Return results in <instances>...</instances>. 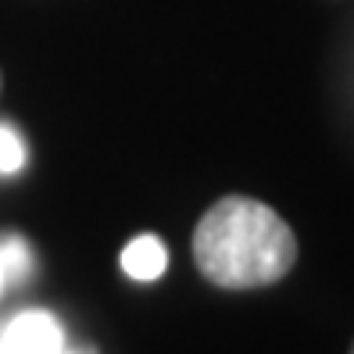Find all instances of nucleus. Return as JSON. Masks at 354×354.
I'll list each match as a JSON object with an SVG mask.
<instances>
[{
	"label": "nucleus",
	"instance_id": "f257e3e1",
	"mask_svg": "<svg viewBox=\"0 0 354 354\" xmlns=\"http://www.w3.org/2000/svg\"><path fill=\"white\" fill-rule=\"evenodd\" d=\"M194 261L222 290H254L279 283L297 265V236L268 204L233 194L197 222Z\"/></svg>",
	"mask_w": 354,
	"mask_h": 354
},
{
	"label": "nucleus",
	"instance_id": "f03ea898",
	"mask_svg": "<svg viewBox=\"0 0 354 354\" xmlns=\"http://www.w3.org/2000/svg\"><path fill=\"white\" fill-rule=\"evenodd\" d=\"M65 329L50 311H22L0 329V354H65Z\"/></svg>",
	"mask_w": 354,
	"mask_h": 354
},
{
	"label": "nucleus",
	"instance_id": "7ed1b4c3",
	"mask_svg": "<svg viewBox=\"0 0 354 354\" xmlns=\"http://www.w3.org/2000/svg\"><path fill=\"white\" fill-rule=\"evenodd\" d=\"M122 268H126V276H133L140 283H151L169 268V251H165V243L158 236L143 233L122 251Z\"/></svg>",
	"mask_w": 354,
	"mask_h": 354
},
{
	"label": "nucleus",
	"instance_id": "20e7f679",
	"mask_svg": "<svg viewBox=\"0 0 354 354\" xmlns=\"http://www.w3.org/2000/svg\"><path fill=\"white\" fill-rule=\"evenodd\" d=\"M32 254L22 236H4L0 240V272H4V286H15L29 276Z\"/></svg>",
	"mask_w": 354,
	"mask_h": 354
},
{
	"label": "nucleus",
	"instance_id": "39448f33",
	"mask_svg": "<svg viewBox=\"0 0 354 354\" xmlns=\"http://www.w3.org/2000/svg\"><path fill=\"white\" fill-rule=\"evenodd\" d=\"M26 165V143L18 140L11 126H0V172L11 176Z\"/></svg>",
	"mask_w": 354,
	"mask_h": 354
},
{
	"label": "nucleus",
	"instance_id": "423d86ee",
	"mask_svg": "<svg viewBox=\"0 0 354 354\" xmlns=\"http://www.w3.org/2000/svg\"><path fill=\"white\" fill-rule=\"evenodd\" d=\"M65 354H93V351H72V347H65Z\"/></svg>",
	"mask_w": 354,
	"mask_h": 354
},
{
	"label": "nucleus",
	"instance_id": "0eeeda50",
	"mask_svg": "<svg viewBox=\"0 0 354 354\" xmlns=\"http://www.w3.org/2000/svg\"><path fill=\"white\" fill-rule=\"evenodd\" d=\"M4 290H8V286H4V272H0V294H4Z\"/></svg>",
	"mask_w": 354,
	"mask_h": 354
},
{
	"label": "nucleus",
	"instance_id": "6e6552de",
	"mask_svg": "<svg viewBox=\"0 0 354 354\" xmlns=\"http://www.w3.org/2000/svg\"><path fill=\"white\" fill-rule=\"evenodd\" d=\"M351 354H354V344H351Z\"/></svg>",
	"mask_w": 354,
	"mask_h": 354
},
{
	"label": "nucleus",
	"instance_id": "1a4fd4ad",
	"mask_svg": "<svg viewBox=\"0 0 354 354\" xmlns=\"http://www.w3.org/2000/svg\"><path fill=\"white\" fill-rule=\"evenodd\" d=\"M0 86H4V79H0Z\"/></svg>",
	"mask_w": 354,
	"mask_h": 354
}]
</instances>
